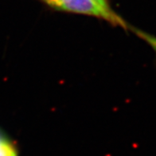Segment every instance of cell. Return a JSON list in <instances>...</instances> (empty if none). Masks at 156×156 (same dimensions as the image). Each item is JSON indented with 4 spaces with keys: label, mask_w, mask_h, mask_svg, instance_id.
<instances>
[{
    "label": "cell",
    "mask_w": 156,
    "mask_h": 156,
    "mask_svg": "<svg viewBox=\"0 0 156 156\" xmlns=\"http://www.w3.org/2000/svg\"><path fill=\"white\" fill-rule=\"evenodd\" d=\"M48 6L56 10L65 12L85 14L103 18L110 23L120 26L124 29L129 28L126 22L116 13L105 11L93 0H42Z\"/></svg>",
    "instance_id": "obj_1"
},
{
    "label": "cell",
    "mask_w": 156,
    "mask_h": 156,
    "mask_svg": "<svg viewBox=\"0 0 156 156\" xmlns=\"http://www.w3.org/2000/svg\"><path fill=\"white\" fill-rule=\"evenodd\" d=\"M0 156H18L16 144L0 129Z\"/></svg>",
    "instance_id": "obj_2"
},
{
    "label": "cell",
    "mask_w": 156,
    "mask_h": 156,
    "mask_svg": "<svg viewBox=\"0 0 156 156\" xmlns=\"http://www.w3.org/2000/svg\"><path fill=\"white\" fill-rule=\"evenodd\" d=\"M131 30L134 33V34H136L139 37L142 39L143 41H144L146 44H148L151 47L154 51L155 52L156 55V37L155 36H153L150 34H147L146 32L143 31V30H139L136 28L134 27H130Z\"/></svg>",
    "instance_id": "obj_3"
},
{
    "label": "cell",
    "mask_w": 156,
    "mask_h": 156,
    "mask_svg": "<svg viewBox=\"0 0 156 156\" xmlns=\"http://www.w3.org/2000/svg\"><path fill=\"white\" fill-rule=\"evenodd\" d=\"M93 1H94L96 3L98 4V5H99L102 9H104L105 11L108 12V13H115V12L111 9L108 0H93Z\"/></svg>",
    "instance_id": "obj_4"
}]
</instances>
